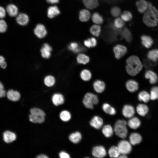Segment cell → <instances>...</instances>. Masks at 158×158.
Instances as JSON below:
<instances>
[{"label":"cell","instance_id":"6da1fadb","mask_svg":"<svg viewBox=\"0 0 158 158\" xmlns=\"http://www.w3.org/2000/svg\"><path fill=\"white\" fill-rule=\"evenodd\" d=\"M126 69L127 73L131 76H135L142 70L143 65L139 58L136 56L132 55L126 60Z\"/></svg>","mask_w":158,"mask_h":158},{"label":"cell","instance_id":"7a4b0ae2","mask_svg":"<svg viewBox=\"0 0 158 158\" xmlns=\"http://www.w3.org/2000/svg\"><path fill=\"white\" fill-rule=\"evenodd\" d=\"M127 123L124 120H119L116 122L114 131L116 134L122 138H125L128 133L127 128Z\"/></svg>","mask_w":158,"mask_h":158},{"label":"cell","instance_id":"3957f363","mask_svg":"<svg viewBox=\"0 0 158 158\" xmlns=\"http://www.w3.org/2000/svg\"><path fill=\"white\" fill-rule=\"evenodd\" d=\"M99 102V99L96 95L91 92H87L85 95L83 99V103L87 108L93 109L94 105Z\"/></svg>","mask_w":158,"mask_h":158},{"label":"cell","instance_id":"277c9868","mask_svg":"<svg viewBox=\"0 0 158 158\" xmlns=\"http://www.w3.org/2000/svg\"><path fill=\"white\" fill-rule=\"evenodd\" d=\"M131 145L129 142L123 140L120 141L117 146L121 154L127 155L130 153L132 150Z\"/></svg>","mask_w":158,"mask_h":158},{"label":"cell","instance_id":"5b68a950","mask_svg":"<svg viewBox=\"0 0 158 158\" xmlns=\"http://www.w3.org/2000/svg\"><path fill=\"white\" fill-rule=\"evenodd\" d=\"M144 23L149 27H154L157 25V22L152 17L149 10L145 12L143 18Z\"/></svg>","mask_w":158,"mask_h":158},{"label":"cell","instance_id":"8992f818","mask_svg":"<svg viewBox=\"0 0 158 158\" xmlns=\"http://www.w3.org/2000/svg\"><path fill=\"white\" fill-rule=\"evenodd\" d=\"M113 51L115 57L117 59H119L127 53V49L125 46L118 44L114 47Z\"/></svg>","mask_w":158,"mask_h":158},{"label":"cell","instance_id":"52a82bcc","mask_svg":"<svg viewBox=\"0 0 158 158\" xmlns=\"http://www.w3.org/2000/svg\"><path fill=\"white\" fill-rule=\"evenodd\" d=\"M92 153V156L95 157L102 158L106 156L107 153L104 147L102 145H98L93 147Z\"/></svg>","mask_w":158,"mask_h":158},{"label":"cell","instance_id":"ba28073f","mask_svg":"<svg viewBox=\"0 0 158 158\" xmlns=\"http://www.w3.org/2000/svg\"><path fill=\"white\" fill-rule=\"evenodd\" d=\"M34 32L38 38H42L46 36L47 31L45 27L43 25L39 24L37 25L35 28Z\"/></svg>","mask_w":158,"mask_h":158},{"label":"cell","instance_id":"9c48e42d","mask_svg":"<svg viewBox=\"0 0 158 158\" xmlns=\"http://www.w3.org/2000/svg\"><path fill=\"white\" fill-rule=\"evenodd\" d=\"M123 116L126 118H130L133 117L135 113V110L133 107L131 105H125L122 110Z\"/></svg>","mask_w":158,"mask_h":158},{"label":"cell","instance_id":"30bf717a","mask_svg":"<svg viewBox=\"0 0 158 158\" xmlns=\"http://www.w3.org/2000/svg\"><path fill=\"white\" fill-rule=\"evenodd\" d=\"M144 76L145 78L149 80L151 84H156L157 82L158 77L156 73L151 70H148L145 73Z\"/></svg>","mask_w":158,"mask_h":158},{"label":"cell","instance_id":"8fae6325","mask_svg":"<svg viewBox=\"0 0 158 158\" xmlns=\"http://www.w3.org/2000/svg\"><path fill=\"white\" fill-rule=\"evenodd\" d=\"M126 87L129 91L131 92H134L138 90L139 84L135 80L130 79L127 80L126 82Z\"/></svg>","mask_w":158,"mask_h":158},{"label":"cell","instance_id":"7c38bea8","mask_svg":"<svg viewBox=\"0 0 158 158\" xmlns=\"http://www.w3.org/2000/svg\"><path fill=\"white\" fill-rule=\"evenodd\" d=\"M90 123L94 128L98 129L102 126L103 121L102 118L98 116H94L91 120Z\"/></svg>","mask_w":158,"mask_h":158},{"label":"cell","instance_id":"4fadbf2b","mask_svg":"<svg viewBox=\"0 0 158 158\" xmlns=\"http://www.w3.org/2000/svg\"><path fill=\"white\" fill-rule=\"evenodd\" d=\"M52 50V48L47 43H44L40 50L42 56L45 59L49 58Z\"/></svg>","mask_w":158,"mask_h":158},{"label":"cell","instance_id":"5bb4252c","mask_svg":"<svg viewBox=\"0 0 158 158\" xmlns=\"http://www.w3.org/2000/svg\"><path fill=\"white\" fill-rule=\"evenodd\" d=\"M3 137L4 141L7 143L13 142L16 138V135L14 133L8 130L4 132Z\"/></svg>","mask_w":158,"mask_h":158},{"label":"cell","instance_id":"9a60e30c","mask_svg":"<svg viewBox=\"0 0 158 158\" xmlns=\"http://www.w3.org/2000/svg\"><path fill=\"white\" fill-rule=\"evenodd\" d=\"M141 43L143 46L148 49L151 47L153 43V40L150 36L143 35L141 37Z\"/></svg>","mask_w":158,"mask_h":158},{"label":"cell","instance_id":"2e32d148","mask_svg":"<svg viewBox=\"0 0 158 158\" xmlns=\"http://www.w3.org/2000/svg\"><path fill=\"white\" fill-rule=\"evenodd\" d=\"M93 86L95 90L98 93L102 92L105 87V83L100 80L95 81L93 83Z\"/></svg>","mask_w":158,"mask_h":158},{"label":"cell","instance_id":"e0dca14e","mask_svg":"<svg viewBox=\"0 0 158 158\" xmlns=\"http://www.w3.org/2000/svg\"><path fill=\"white\" fill-rule=\"evenodd\" d=\"M7 98L10 100L16 102L18 101L20 97L19 92L13 90H8L6 93Z\"/></svg>","mask_w":158,"mask_h":158},{"label":"cell","instance_id":"ac0fdd59","mask_svg":"<svg viewBox=\"0 0 158 158\" xmlns=\"http://www.w3.org/2000/svg\"><path fill=\"white\" fill-rule=\"evenodd\" d=\"M142 137L138 133H131L129 136V142L132 145H135L140 143L142 140Z\"/></svg>","mask_w":158,"mask_h":158},{"label":"cell","instance_id":"d6986e66","mask_svg":"<svg viewBox=\"0 0 158 158\" xmlns=\"http://www.w3.org/2000/svg\"><path fill=\"white\" fill-rule=\"evenodd\" d=\"M137 9L139 12L145 13L148 9V3L145 0H139L136 3Z\"/></svg>","mask_w":158,"mask_h":158},{"label":"cell","instance_id":"ffe728a7","mask_svg":"<svg viewBox=\"0 0 158 158\" xmlns=\"http://www.w3.org/2000/svg\"><path fill=\"white\" fill-rule=\"evenodd\" d=\"M127 124L131 128L135 129L140 126L141 125V121L138 118L133 117L130 118L128 120Z\"/></svg>","mask_w":158,"mask_h":158},{"label":"cell","instance_id":"44dd1931","mask_svg":"<svg viewBox=\"0 0 158 158\" xmlns=\"http://www.w3.org/2000/svg\"><path fill=\"white\" fill-rule=\"evenodd\" d=\"M68 48L69 50L75 53L84 51L86 50L85 47L80 46L76 42H72L70 43L68 46Z\"/></svg>","mask_w":158,"mask_h":158},{"label":"cell","instance_id":"7402d4cb","mask_svg":"<svg viewBox=\"0 0 158 158\" xmlns=\"http://www.w3.org/2000/svg\"><path fill=\"white\" fill-rule=\"evenodd\" d=\"M17 23L20 25H27L29 21L28 16L25 13L19 14L16 18Z\"/></svg>","mask_w":158,"mask_h":158},{"label":"cell","instance_id":"603a6c76","mask_svg":"<svg viewBox=\"0 0 158 158\" xmlns=\"http://www.w3.org/2000/svg\"><path fill=\"white\" fill-rule=\"evenodd\" d=\"M136 110L138 114L141 116H144L148 113L149 108L145 104H140L136 107Z\"/></svg>","mask_w":158,"mask_h":158},{"label":"cell","instance_id":"cb8c5ba5","mask_svg":"<svg viewBox=\"0 0 158 158\" xmlns=\"http://www.w3.org/2000/svg\"><path fill=\"white\" fill-rule=\"evenodd\" d=\"M52 100L54 104L57 106L63 103L64 98L62 94L60 93H55L53 95Z\"/></svg>","mask_w":158,"mask_h":158},{"label":"cell","instance_id":"d4e9b609","mask_svg":"<svg viewBox=\"0 0 158 158\" xmlns=\"http://www.w3.org/2000/svg\"><path fill=\"white\" fill-rule=\"evenodd\" d=\"M60 11L58 7L55 6L49 7L47 10V15L50 18H53L59 15Z\"/></svg>","mask_w":158,"mask_h":158},{"label":"cell","instance_id":"484cf974","mask_svg":"<svg viewBox=\"0 0 158 158\" xmlns=\"http://www.w3.org/2000/svg\"><path fill=\"white\" fill-rule=\"evenodd\" d=\"M102 131L105 137L109 138L113 135L114 131V129L111 125L107 124L103 127Z\"/></svg>","mask_w":158,"mask_h":158},{"label":"cell","instance_id":"4316f807","mask_svg":"<svg viewBox=\"0 0 158 158\" xmlns=\"http://www.w3.org/2000/svg\"><path fill=\"white\" fill-rule=\"evenodd\" d=\"M90 16V12L87 10L83 9L79 12V18L82 22H86L89 20Z\"/></svg>","mask_w":158,"mask_h":158},{"label":"cell","instance_id":"83f0119b","mask_svg":"<svg viewBox=\"0 0 158 158\" xmlns=\"http://www.w3.org/2000/svg\"><path fill=\"white\" fill-rule=\"evenodd\" d=\"M82 136L81 133L78 131L73 133L69 136V140L74 143H79L81 140Z\"/></svg>","mask_w":158,"mask_h":158},{"label":"cell","instance_id":"f1b7e54d","mask_svg":"<svg viewBox=\"0 0 158 158\" xmlns=\"http://www.w3.org/2000/svg\"><path fill=\"white\" fill-rule=\"evenodd\" d=\"M147 57L152 61H157L158 60V49H153L149 51L147 53Z\"/></svg>","mask_w":158,"mask_h":158},{"label":"cell","instance_id":"f546056e","mask_svg":"<svg viewBox=\"0 0 158 158\" xmlns=\"http://www.w3.org/2000/svg\"><path fill=\"white\" fill-rule=\"evenodd\" d=\"M121 35L122 38L128 42H130L132 40V36L130 30L127 28H125L121 32Z\"/></svg>","mask_w":158,"mask_h":158},{"label":"cell","instance_id":"4dcf8cb0","mask_svg":"<svg viewBox=\"0 0 158 158\" xmlns=\"http://www.w3.org/2000/svg\"><path fill=\"white\" fill-rule=\"evenodd\" d=\"M138 100L145 103L148 102L150 99V94L145 90L140 92L138 96Z\"/></svg>","mask_w":158,"mask_h":158},{"label":"cell","instance_id":"1f68e13d","mask_svg":"<svg viewBox=\"0 0 158 158\" xmlns=\"http://www.w3.org/2000/svg\"><path fill=\"white\" fill-rule=\"evenodd\" d=\"M108 154L110 157L111 158H118L121 154L117 146H113L109 149Z\"/></svg>","mask_w":158,"mask_h":158},{"label":"cell","instance_id":"d6a6232c","mask_svg":"<svg viewBox=\"0 0 158 158\" xmlns=\"http://www.w3.org/2000/svg\"><path fill=\"white\" fill-rule=\"evenodd\" d=\"M83 2L85 6L90 9L95 8L98 5V0H83Z\"/></svg>","mask_w":158,"mask_h":158},{"label":"cell","instance_id":"836d02e7","mask_svg":"<svg viewBox=\"0 0 158 158\" xmlns=\"http://www.w3.org/2000/svg\"><path fill=\"white\" fill-rule=\"evenodd\" d=\"M77 61L79 64H86L88 63L90 61L89 57L84 54H79L77 57Z\"/></svg>","mask_w":158,"mask_h":158},{"label":"cell","instance_id":"e575fe53","mask_svg":"<svg viewBox=\"0 0 158 158\" xmlns=\"http://www.w3.org/2000/svg\"><path fill=\"white\" fill-rule=\"evenodd\" d=\"M6 11L9 16L11 17L16 16L18 11L17 7L13 4H10L7 6Z\"/></svg>","mask_w":158,"mask_h":158},{"label":"cell","instance_id":"d590c367","mask_svg":"<svg viewBox=\"0 0 158 158\" xmlns=\"http://www.w3.org/2000/svg\"><path fill=\"white\" fill-rule=\"evenodd\" d=\"M92 76L91 72L88 70L84 69L81 71L80 73V77L83 81H87L90 80Z\"/></svg>","mask_w":158,"mask_h":158},{"label":"cell","instance_id":"8d00e7d4","mask_svg":"<svg viewBox=\"0 0 158 158\" xmlns=\"http://www.w3.org/2000/svg\"><path fill=\"white\" fill-rule=\"evenodd\" d=\"M84 44L85 46L88 48L94 47L97 44V41L95 38L92 37L85 40L84 41Z\"/></svg>","mask_w":158,"mask_h":158},{"label":"cell","instance_id":"74e56055","mask_svg":"<svg viewBox=\"0 0 158 158\" xmlns=\"http://www.w3.org/2000/svg\"><path fill=\"white\" fill-rule=\"evenodd\" d=\"M92 19L93 22L97 25L101 24L103 22V19L102 16L97 12H95L93 14Z\"/></svg>","mask_w":158,"mask_h":158},{"label":"cell","instance_id":"f35d334b","mask_svg":"<svg viewBox=\"0 0 158 158\" xmlns=\"http://www.w3.org/2000/svg\"><path fill=\"white\" fill-rule=\"evenodd\" d=\"M30 121L35 123H42L44 121V117L30 114L29 116Z\"/></svg>","mask_w":158,"mask_h":158},{"label":"cell","instance_id":"ab89813d","mask_svg":"<svg viewBox=\"0 0 158 158\" xmlns=\"http://www.w3.org/2000/svg\"><path fill=\"white\" fill-rule=\"evenodd\" d=\"M101 32V27L98 25H93L90 29V33L93 36L96 37L99 36Z\"/></svg>","mask_w":158,"mask_h":158},{"label":"cell","instance_id":"60d3db41","mask_svg":"<svg viewBox=\"0 0 158 158\" xmlns=\"http://www.w3.org/2000/svg\"><path fill=\"white\" fill-rule=\"evenodd\" d=\"M148 9L150 11L152 16L157 22H158V10L152 6L150 3H148Z\"/></svg>","mask_w":158,"mask_h":158},{"label":"cell","instance_id":"b9f144b4","mask_svg":"<svg viewBox=\"0 0 158 158\" xmlns=\"http://www.w3.org/2000/svg\"><path fill=\"white\" fill-rule=\"evenodd\" d=\"M55 82L54 78L51 75L47 76L44 79V84L46 86L49 87L53 86Z\"/></svg>","mask_w":158,"mask_h":158},{"label":"cell","instance_id":"7bdbcfd3","mask_svg":"<svg viewBox=\"0 0 158 158\" xmlns=\"http://www.w3.org/2000/svg\"><path fill=\"white\" fill-rule=\"evenodd\" d=\"M150 96V99L154 100L158 99V87L154 86L151 89Z\"/></svg>","mask_w":158,"mask_h":158},{"label":"cell","instance_id":"ee69618b","mask_svg":"<svg viewBox=\"0 0 158 158\" xmlns=\"http://www.w3.org/2000/svg\"><path fill=\"white\" fill-rule=\"evenodd\" d=\"M60 117L61 119L63 121L66 122L69 121L71 118L70 113L68 111L64 110L60 113Z\"/></svg>","mask_w":158,"mask_h":158},{"label":"cell","instance_id":"f6af8a7d","mask_svg":"<svg viewBox=\"0 0 158 158\" xmlns=\"http://www.w3.org/2000/svg\"><path fill=\"white\" fill-rule=\"evenodd\" d=\"M124 21L119 18H117L115 19L114 22V25L116 28L120 29L124 25Z\"/></svg>","mask_w":158,"mask_h":158},{"label":"cell","instance_id":"bcb514c9","mask_svg":"<svg viewBox=\"0 0 158 158\" xmlns=\"http://www.w3.org/2000/svg\"><path fill=\"white\" fill-rule=\"evenodd\" d=\"M30 114L35 115L44 117L45 114L41 109L37 108H33L30 109Z\"/></svg>","mask_w":158,"mask_h":158},{"label":"cell","instance_id":"7dc6e473","mask_svg":"<svg viewBox=\"0 0 158 158\" xmlns=\"http://www.w3.org/2000/svg\"><path fill=\"white\" fill-rule=\"evenodd\" d=\"M121 18L125 21H128L130 20L132 18L131 13L127 11H124L121 15Z\"/></svg>","mask_w":158,"mask_h":158},{"label":"cell","instance_id":"c3c4849f","mask_svg":"<svg viewBox=\"0 0 158 158\" xmlns=\"http://www.w3.org/2000/svg\"><path fill=\"white\" fill-rule=\"evenodd\" d=\"M121 13V11L120 8L116 6L113 7L111 11V15L114 17L118 16Z\"/></svg>","mask_w":158,"mask_h":158},{"label":"cell","instance_id":"681fc988","mask_svg":"<svg viewBox=\"0 0 158 158\" xmlns=\"http://www.w3.org/2000/svg\"><path fill=\"white\" fill-rule=\"evenodd\" d=\"M7 27L6 22L4 20H0V33L5 32Z\"/></svg>","mask_w":158,"mask_h":158},{"label":"cell","instance_id":"f907efd6","mask_svg":"<svg viewBox=\"0 0 158 158\" xmlns=\"http://www.w3.org/2000/svg\"><path fill=\"white\" fill-rule=\"evenodd\" d=\"M112 107L107 103H104L102 106L103 111L106 113L109 114Z\"/></svg>","mask_w":158,"mask_h":158},{"label":"cell","instance_id":"816d5d0a","mask_svg":"<svg viewBox=\"0 0 158 158\" xmlns=\"http://www.w3.org/2000/svg\"><path fill=\"white\" fill-rule=\"evenodd\" d=\"M6 94V93L4 90V86L0 81V98L5 97Z\"/></svg>","mask_w":158,"mask_h":158},{"label":"cell","instance_id":"f5cc1de1","mask_svg":"<svg viewBox=\"0 0 158 158\" xmlns=\"http://www.w3.org/2000/svg\"><path fill=\"white\" fill-rule=\"evenodd\" d=\"M7 66V64L4 57L0 56V66L2 68H5Z\"/></svg>","mask_w":158,"mask_h":158},{"label":"cell","instance_id":"db71d44e","mask_svg":"<svg viewBox=\"0 0 158 158\" xmlns=\"http://www.w3.org/2000/svg\"><path fill=\"white\" fill-rule=\"evenodd\" d=\"M59 156L61 158H70V155L64 151H62L59 153Z\"/></svg>","mask_w":158,"mask_h":158},{"label":"cell","instance_id":"11a10c76","mask_svg":"<svg viewBox=\"0 0 158 158\" xmlns=\"http://www.w3.org/2000/svg\"><path fill=\"white\" fill-rule=\"evenodd\" d=\"M6 16V11L4 8L0 6V18H4Z\"/></svg>","mask_w":158,"mask_h":158},{"label":"cell","instance_id":"9f6ffc18","mask_svg":"<svg viewBox=\"0 0 158 158\" xmlns=\"http://www.w3.org/2000/svg\"><path fill=\"white\" fill-rule=\"evenodd\" d=\"M50 4H55L59 2V0H46Z\"/></svg>","mask_w":158,"mask_h":158},{"label":"cell","instance_id":"6f0895ef","mask_svg":"<svg viewBox=\"0 0 158 158\" xmlns=\"http://www.w3.org/2000/svg\"><path fill=\"white\" fill-rule=\"evenodd\" d=\"M116 113V110L115 109L112 107L111 110L109 114L111 115H115Z\"/></svg>","mask_w":158,"mask_h":158},{"label":"cell","instance_id":"680465c9","mask_svg":"<svg viewBox=\"0 0 158 158\" xmlns=\"http://www.w3.org/2000/svg\"><path fill=\"white\" fill-rule=\"evenodd\" d=\"M48 157L46 155L44 154L39 155L37 157V158H47Z\"/></svg>","mask_w":158,"mask_h":158},{"label":"cell","instance_id":"91938a15","mask_svg":"<svg viewBox=\"0 0 158 158\" xmlns=\"http://www.w3.org/2000/svg\"><path fill=\"white\" fill-rule=\"evenodd\" d=\"M127 157H128L126 155L123 154H121L118 158H127Z\"/></svg>","mask_w":158,"mask_h":158}]
</instances>
